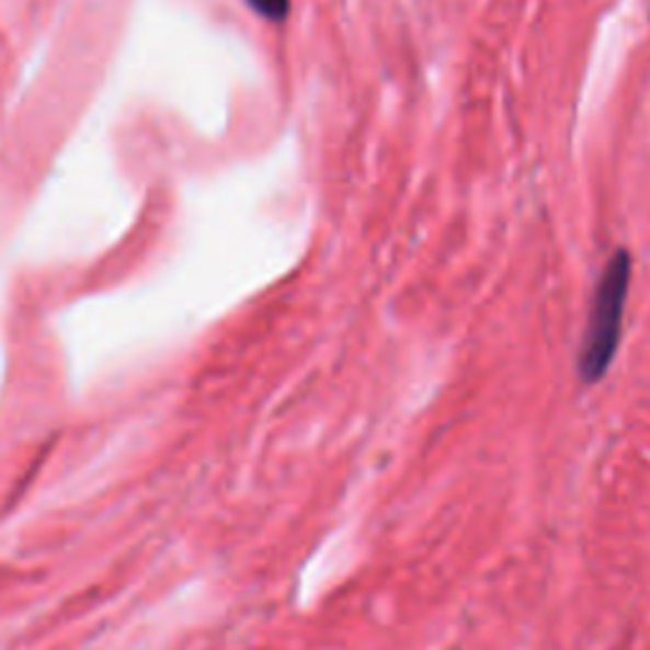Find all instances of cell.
Returning <instances> with one entry per match:
<instances>
[{
  "label": "cell",
  "instance_id": "7a4b0ae2",
  "mask_svg": "<svg viewBox=\"0 0 650 650\" xmlns=\"http://www.w3.org/2000/svg\"><path fill=\"white\" fill-rule=\"evenodd\" d=\"M254 13H260L267 21H283L290 11V0H247Z\"/></svg>",
  "mask_w": 650,
  "mask_h": 650
},
{
  "label": "cell",
  "instance_id": "6da1fadb",
  "mask_svg": "<svg viewBox=\"0 0 650 650\" xmlns=\"http://www.w3.org/2000/svg\"><path fill=\"white\" fill-rule=\"evenodd\" d=\"M630 290V256L615 252L605 264L597 283L595 303H592L588 333H584L580 353V374L584 381H597L605 376L620 346L625 303Z\"/></svg>",
  "mask_w": 650,
  "mask_h": 650
}]
</instances>
